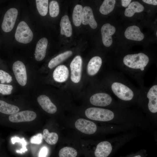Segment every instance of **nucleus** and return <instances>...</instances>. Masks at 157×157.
I'll return each mask as SVG.
<instances>
[{
  "label": "nucleus",
  "mask_w": 157,
  "mask_h": 157,
  "mask_svg": "<svg viewBox=\"0 0 157 157\" xmlns=\"http://www.w3.org/2000/svg\"><path fill=\"white\" fill-rule=\"evenodd\" d=\"M146 114V117L152 125L157 124V85H153L149 90L147 98L140 103Z\"/></svg>",
  "instance_id": "f257e3e1"
},
{
  "label": "nucleus",
  "mask_w": 157,
  "mask_h": 157,
  "mask_svg": "<svg viewBox=\"0 0 157 157\" xmlns=\"http://www.w3.org/2000/svg\"><path fill=\"white\" fill-rule=\"evenodd\" d=\"M149 61L148 57L142 53L127 55L124 57L123 60L124 64L128 67L139 69L141 71L144 70Z\"/></svg>",
  "instance_id": "f03ea898"
},
{
  "label": "nucleus",
  "mask_w": 157,
  "mask_h": 157,
  "mask_svg": "<svg viewBox=\"0 0 157 157\" xmlns=\"http://www.w3.org/2000/svg\"><path fill=\"white\" fill-rule=\"evenodd\" d=\"M111 88L113 93L122 103H130L134 100L133 92L124 84L115 82L111 85Z\"/></svg>",
  "instance_id": "7ed1b4c3"
},
{
  "label": "nucleus",
  "mask_w": 157,
  "mask_h": 157,
  "mask_svg": "<svg viewBox=\"0 0 157 157\" xmlns=\"http://www.w3.org/2000/svg\"><path fill=\"white\" fill-rule=\"evenodd\" d=\"M90 101L92 105L99 107H108L111 108H124L121 104L114 101L112 97L108 94L104 92L96 93L90 97Z\"/></svg>",
  "instance_id": "20e7f679"
},
{
  "label": "nucleus",
  "mask_w": 157,
  "mask_h": 157,
  "mask_svg": "<svg viewBox=\"0 0 157 157\" xmlns=\"http://www.w3.org/2000/svg\"><path fill=\"white\" fill-rule=\"evenodd\" d=\"M15 38L18 42L27 44L30 42L33 38V33L26 23L20 22L17 27Z\"/></svg>",
  "instance_id": "39448f33"
},
{
  "label": "nucleus",
  "mask_w": 157,
  "mask_h": 157,
  "mask_svg": "<svg viewBox=\"0 0 157 157\" xmlns=\"http://www.w3.org/2000/svg\"><path fill=\"white\" fill-rule=\"evenodd\" d=\"M75 128L84 133L92 135L98 131L97 125L94 122L83 118H79L75 123Z\"/></svg>",
  "instance_id": "423d86ee"
},
{
  "label": "nucleus",
  "mask_w": 157,
  "mask_h": 157,
  "mask_svg": "<svg viewBox=\"0 0 157 157\" xmlns=\"http://www.w3.org/2000/svg\"><path fill=\"white\" fill-rule=\"evenodd\" d=\"M18 12L17 10L15 8H10L6 12L1 25L4 31L8 32L12 30L17 16Z\"/></svg>",
  "instance_id": "0eeeda50"
},
{
  "label": "nucleus",
  "mask_w": 157,
  "mask_h": 157,
  "mask_svg": "<svg viewBox=\"0 0 157 157\" xmlns=\"http://www.w3.org/2000/svg\"><path fill=\"white\" fill-rule=\"evenodd\" d=\"M82 65V58L78 55L75 56L70 63L71 79L74 83H78L81 80Z\"/></svg>",
  "instance_id": "6e6552de"
},
{
  "label": "nucleus",
  "mask_w": 157,
  "mask_h": 157,
  "mask_svg": "<svg viewBox=\"0 0 157 157\" xmlns=\"http://www.w3.org/2000/svg\"><path fill=\"white\" fill-rule=\"evenodd\" d=\"M13 69L18 83L22 86H25L27 82V76L24 64L20 61H17L13 63Z\"/></svg>",
  "instance_id": "1a4fd4ad"
},
{
  "label": "nucleus",
  "mask_w": 157,
  "mask_h": 157,
  "mask_svg": "<svg viewBox=\"0 0 157 157\" xmlns=\"http://www.w3.org/2000/svg\"><path fill=\"white\" fill-rule=\"evenodd\" d=\"M36 116V113L34 111L27 110L11 115L9 119L10 122L15 123L30 122L35 119Z\"/></svg>",
  "instance_id": "9d476101"
},
{
  "label": "nucleus",
  "mask_w": 157,
  "mask_h": 157,
  "mask_svg": "<svg viewBox=\"0 0 157 157\" xmlns=\"http://www.w3.org/2000/svg\"><path fill=\"white\" fill-rule=\"evenodd\" d=\"M116 31L115 28L110 24H104L101 30L103 43L106 47H109L112 44L113 40L112 35Z\"/></svg>",
  "instance_id": "9b49d317"
},
{
  "label": "nucleus",
  "mask_w": 157,
  "mask_h": 157,
  "mask_svg": "<svg viewBox=\"0 0 157 157\" xmlns=\"http://www.w3.org/2000/svg\"><path fill=\"white\" fill-rule=\"evenodd\" d=\"M81 23L83 25L89 24L93 29L96 28L97 24L96 22L91 8L86 6L83 8Z\"/></svg>",
  "instance_id": "f8f14e48"
},
{
  "label": "nucleus",
  "mask_w": 157,
  "mask_h": 157,
  "mask_svg": "<svg viewBox=\"0 0 157 157\" xmlns=\"http://www.w3.org/2000/svg\"><path fill=\"white\" fill-rule=\"evenodd\" d=\"M37 101L42 109L47 113L54 114L57 111L56 106L51 101L50 99L45 95L39 96Z\"/></svg>",
  "instance_id": "ddd939ff"
},
{
  "label": "nucleus",
  "mask_w": 157,
  "mask_h": 157,
  "mask_svg": "<svg viewBox=\"0 0 157 157\" xmlns=\"http://www.w3.org/2000/svg\"><path fill=\"white\" fill-rule=\"evenodd\" d=\"M48 43V40L45 38H42L37 43L35 53V58L37 61H41L44 58Z\"/></svg>",
  "instance_id": "4468645a"
},
{
  "label": "nucleus",
  "mask_w": 157,
  "mask_h": 157,
  "mask_svg": "<svg viewBox=\"0 0 157 157\" xmlns=\"http://www.w3.org/2000/svg\"><path fill=\"white\" fill-rule=\"evenodd\" d=\"M124 35L127 39L137 41L142 40L144 37L139 28L135 25L128 27L125 30Z\"/></svg>",
  "instance_id": "2eb2a0df"
},
{
  "label": "nucleus",
  "mask_w": 157,
  "mask_h": 157,
  "mask_svg": "<svg viewBox=\"0 0 157 157\" xmlns=\"http://www.w3.org/2000/svg\"><path fill=\"white\" fill-rule=\"evenodd\" d=\"M69 75V70L65 65H60L54 70L53 77L54 80L57 82H63L67 79Z\"/></svg>",
  "instance_id": "dca6fc26"
},
{
  "label": "nucleus",
  "mask_w": 157,
  "mask_h": 157,
  "mask_svg": "<svg viewBox=\"0 0 157 157\" xmlns=\"http://www.w3.org/2000/svg\"><path fill=\"white\" fill-rule=\"evenodd\" d=\"M102 64L101 58L99 56L92 57L89 62L87 67V71L89 75L93 76L99 71Z\"/></svg>",
  "instance_id": "f3484780"
},
{
  "label": "nucleus",
  "mask_w": 157,
  "mask_h": 157,
  "mask_svg": "<svg viewBox=\"0 0 157 157\" xmlns=\"http://www.w3.org/2000/svg\"><path fill=\"white\" fill-rule=\"evenodd\" d=\"M60 33L67 37H70L72 34V28L71 23L68 17L65 15L61 18L60 23Z\"/></svg>",
  "instance_id": "a211bd4d"
},
{
  "label": "nucleus",
  "mask_w": 157,
  "mask_h": 157,
  "mask_svg": "<svg viewBox=\"0 0 157 157\" xmlns=\"http://www.w3.org/2000/svg\"><path fill=\"white\" fill-rule=\"evenodd\" d=\"M144 9V6L138 1H134L130 3L124 12L125 16L131 17L136 13L142 12Z\"/></svg>",
  "instance_id": "6ab92c4d"
},
{
  "label": "nucleus",
  "mask_w": 157,
  "mask_h": 157,
  "mask_svg": "<svg viewBox=\"0 0 157 157\" xmlns=\"http://www.w3.org/2000/svg\"><path fill=\"white\" fill-rule=\"evenodd\" d=\"M72 54V52L71 51H67L59 54L50 60L48 64V67L51 69L53 68L68 58Z\"/></svg>",
  "instance_id": "aec40b11"
},
{
  "label": "nucleus",
  "mask_w": 157,
  "mask_h": 157,
  "mask_svg": "<svg viewBox=\"0 0 157 157\" xmlns=\"http://www.w3.org/2000/svg\"><path fill=\"white\" fill-rule=\"evenodd\" d=\"M19 108L17 106L0 100V112L8 115H12L19 112Z\"/></svg>",
  "instance_id": "412c9836"
},
{
  "label": "nucleus",
  "mask_w": 157,
  "mask_h": 157,
  "mask_svg": "<svg viewBox=\"0 0 157 157\" xmlns=\"http://www.w3.org/2000/svg\"><path fill=\"white\" fill-rule=\"evenodd\" d=\"M83 8L79 4L74 7L72 13V20L74 25L76 26H79L81 23Z\"/></svg>",
  "instance_id": "4be33fe9"
},
{
  "label": "nucleus",
  "mask_w": 157,
  "mask_h": 157,
  "mask_svg": "<svg viewBox=\"0 0 157 157\" xmlns=\"http://www.w3.org/2000/svg\"><path fill=\"white\" fill-rule=\"evenodd\" d=\"M116 2L115 0H104L100 7V13L106 15L113 11Z\"/></svg>",
  "instance_id": "5701e85b"
},
{
  "label": "nucleus",
  "mask_w": 157,
  "mask_h": 157,
  "mask_svg": "<svg viewBox=\"0 0 157 157\" xmlns=\"http://www.w3.org/2000/svg\"><path fill=\"white\" fill-rule=\"evenodd\" d=\"M43 138L48 144L51 145L55 144L58 142V136L55 132L50 133L47 129H44L43 132Z\"/></svg>",
  "instance_id": "b1692460"
},
{
  "label": "nucleus",
  "mask_w": 157,
  "mask_h": 157,
  "mask_svg": "<svg viewBox=\"0 0 157 157\" xmlns=\"http://www.w3.org/2000/svg\"><path fill=\"white\" fill-rule=\"evenodd\" d=\"M58 155L59 157H76L77 152L72 147H65L60 150Z\"/></svg>",
  "instance_id": "393cba45"
},
{
  "label": "nucleus",
  "mask_w": 157,
  "mask_h": 157,
  "mask_svg": "<svg viewBox=\"0 0 157 157\" xmlns=\"http://www.w3.org/2000/svg\"><path fill=\"white\" fill-rule=\"evenodd\" d=\"M36 7L38 10L40 15L45 16L48 12V0H36Z\"/></svg>",
  "instance_id": "a878e982"
},
{
  "label": "nucleus",
  "mask_w": 157,
  "mask_h": 157,
  "mask_svg": "<svg viewBox=\"0 0 157 157\" xmlns=\"http://www.w3.org/2000/svg\"><path fill=\"white\" fill-rule=\"evenodd\" d=\"M49 15L51 17H57L59 13V6L58 2L55 1H51L49 3Z\"/></svg>",
  "instance_id": "bb28decb"
},
{
  "label": "nucleus",
  "mask_w": 157,
  "mask_h": 157,
  "mask_svg": "<svg viewBox=\"0 0 157 157\" xmlns=\"http://www.w3.org/2000/svg\"><path fill=\"white\" fill-rule=\"evenodd\" d=\"M13 80L11 75L8 73L2 70H0V81L2 83L5 82L9 83Z\"/></svg>",
  "instance_id": "cd10ccee"
},
{
  "label": "nucleus",
  "mask_w": 157,
  "mask_h": 157,
  "mask_svg": "<svg viewBox=\"0 0 157 157\" xmlns=\"http://www.w3.org/2000/svg\"><path fill=\"white\" fill-rule=\"evenodd\" d=\"M13 88V86L11 85L0 84V93L3 95L11 94Z\"/></svg>",
  "instance_id": "c85d7f7f"
},
{
  "label": "nucleus",
  "mask_w": 157,
  "mask_h": 157,
  "mask_svg": "<svg viewBox=\"0 0 157 157\" xmlns=\"http://www.w3.org/2000/svg\"><path fill=\"white\" fill-rule=\"evenodd\" d=\"M43 138L42 135L41 133H38L31 138L30 142L32 144H40L42 142Z\"/></svg>",
  "instance_id": "c756f323"
},
{
  "label": "nucleus",
  "mask_w": 157,
  "mask_h": 157,
  "mask_svg": "<svg viewBox=\"0 0 157 157\" xmlns=\"http://www.w3.org/2000/svg\"><path fill=\"white\" fill-rule=\"evenodd\" d=\"M20 142L22 144V148L20 150H16V151L17 153L22 154L27 151V149L26 147L27 143L25 139L23 138L21 139V140Z\"/></svg>",
  "instance_id": "7c9ffc66"
},
{
  "label": "nucleus",
  "mask_w": 157,
  "mask_h": 157,
  "mask_svg": "<svg viewBox=\"0 0 157 157\" xmlns=\"http://www.w3.org/2000/svg\"><path fill=\"white\" fill-rule=\"evenodd\" d=\"M48 151L47 148L44 146L40 149L39 154V157H46Z\"/></svg>",
  "instance_id": "2f4dec72"
},
{
  "label": "nucleus",
  "mask_w": 157,
  "mask_h": 157,
  "mask_svg": "<svg viewBox=\"0 0 157 157\" xmlns=\"http://www.w3.org/2000/svg\"><path fill=\"white\" fill-rule=\"evenodd\" d=\"M146 151L144 150H141L134 154L127 157H145Z\"/></svg>",
  "instance_id": "473e14b6"
},
{
  "label": "nucleus",
  "mask_w": 157,
  "mask_h": 157,
  "mask_svg": "<svg viewBox=\"0 0 157 157\" xmlns=\"http://www.w3.org/2000/svg\"><path fill=\"white\" fill-rule=\"evenodd\" d=\"M144 2L150 4H152L154 5H157V1L156 0H142Z\"/></svg>",
  "instance_id": "72a5a7b5"
},
{
  "label": "nucleus",
  "mask_w": 157,
  "mask_h": 157,
  "mask_svg": "<svg viewBox=\"0 0 157 157\" xmlns=\"http://www.w3.org/2000/svg\"><path fill=\"white\" fill-rule=\"evenodd\" d=\"M131 1V0H122V6L126 7L129 6Z\"/></svg>",
  "instance_id": "f704fd0d"
},
{
  "label": "nucleus",
  "mask_w": 157,
  "mask_h": 157,
  "mask_svg": "<svg viewBox=\"0 0 157 157\" xmlns=\"http://www.w3.org/2000/svg\"><path fill=\"white\" fill-rule=\"evenodd\" d=\"M21 140V139L16 136L13 137L11 138V142L13 144L16 142H20Z\"/></svg>",
  "instance_id": "c9c22d12"
},
{
  "label": "nucleus",
  "mask_w": 157,
  "mask_h": 157,
  "mask_svg": "<svg viewBox=\"0 0 157 157\" xmlns=\"http://www.w3.org/2000/svg\"><path fill=\"white\" fill-rule=\"evenodd\" d=\"M156 35H157V32H156Z\"/></svg>",
  "instance_id": "e433bc0d"
}]
</instances>
